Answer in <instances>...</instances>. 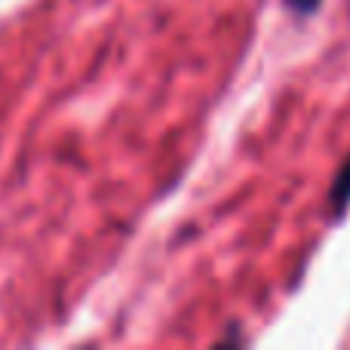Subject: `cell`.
I'll list each match as a JSON object with an SVG mask.
<instances>
[{
	"label": "cell",
	"instance_id": "cell-2",
	"mask_svg": "<svg viewBox=\"0 0 350 350\" xmlns=\"http://www.w3.org/2000/svg\"><path fill=\"white\" fill-rule=\"evenodd\" d=\"M286 6H289L295 16H314L317 10H320V3L323 0H283Z\"/></svg>",
	"mask_w": 350,
	"mask_h": 350
},
{
	"label": "cell",
	"instance_id": "cell-1",
	"mask_svg": "<svg viewBox=\"0 0 350 350\" xmlns=\"http://www.w3.org/2000/svg\"><path fill=\"white\" fill-rule=\"evenodd\" d=\"M329 206H332L335 215H345L350 209V157L341 163L338 175L332 178V187H329Z\"/></svg>",
	"mask_w": 350,
	"mask_h": 350
}]
</instances>
